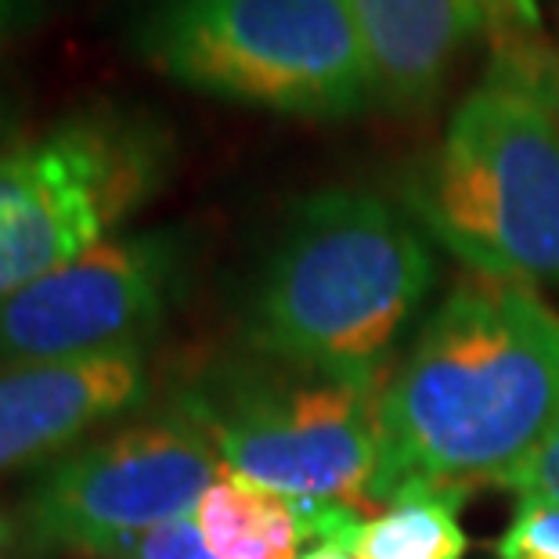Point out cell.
Here are the masks:
<instances>
[{
	"label": "cell",
	"mask_w": 559,
	"mask_h": 559,
	"mask_svg": "<svg viewBox=\"0 0 559 559\" xmlns=\"http://www.w3.org/2000/svg\"><path fill=\"white\" fill-rule=\"evenodd\" d=\"M559 423V314L523 282L466 275L379 390L372 506L513 487Z\"/></svg>",
	"instance_id": "6da1fadb"
},
{
	"label": "cell",
	"mask_w": 559,
	"mask_h": 559,
	"mask_svg": "<svg viewBox=\"0 0 559 559\" xmlns=\"http://www.w3.org/2000/svg\"><path fill=\"white\" fill-rule=\"evenodd\" d=\"M404 206L469 275L559 282V47L549 33L487 51Z\"/></svg>",
	"instance_id": "7a4b0ae2"
},
{
	"label": "cell",
	"mask_w": 559,
	"mask_h": 559,
	"mask_svg": "<svg viewBox=\"0 0 559 559\" xmlns=\"http://www.w3.org/2000/svg\"><path fill=\"white\" fill-rule=\"evenodd\" d=\"M437 282L433 242L368 188H321L285 217L249 300V340L300 372L386 383V358Z\"/></svg>",
	"instance_id": "3957f363"
},
{
	"label": "cell",
	"mask_w": 559,
	"mask_h": 559,
	"mask_svg": "<svg viewBox=\"0 0 559 559\" xmlns=\"http://www.w3.org/2000/svg\"><path fill=\"white\" fill-rule=\"evenodd\" d=\"M127 40L152 73L206 98L300 120L372 105L350 0H130Z\"/></svg>",
	"instance_id": "277c9868"
},
{
	"label": "cell",
	"mask_w": 559,
	"mask_h": 559,
	"mask_svg": "<svg viewBox=\"0 0 559 559\" xmlns=\"http://www.w3.org/2000/svg\"><path fill=\"white\" fill-rule=\"evenodd\" d=\"M177 141L156 112L87 102L0 152V304L73 264L156 199Z\"/></svg>",
	"instance_id": "5b68a950"
},
{
	"label": "cell",
	"mask_w": 559,
	"mask_h": 559,
	"mask_svg": "<svg viewBox=\"0 0 559 559\" xmlns=\"http://www.w3.org/2000/svg\"><path fill=\"white\" fill-rule=\"evenodd\" d=\"M379 390L314 372H224L185 390L177 412L235 477L289 502L358 509L372 506L379 469Z\"/></svg>",
	"instance_id": "8992f818"
},
{
	"label": "cell",
	"mask_w": 559,
	"mask_h": 559,
	"mask_svg": "<svg viewBox=\"0 0 559 559\" xmlns=\"http://www.w3.org/2000/svg\"><path fill=\"white\" fill-rule=\"evenodd\" d=\"M224 473L210 437L181 412L130 423L55 459L15 513L29 559H105L127 538L195 513Z\"/></svg>",
	"instance_id": "52a82bcc"
},
{
	"label": "cell",
	"mask_w": 559,
	"mask_h": 559,
	"mask_svg": "<svg viewBox=\"0 0 559 559\" xmlns=\"http://www.w3.org/2000/svg\"><path fill=\"white\" fill-rule=\"evenodd\" d=\"M188 264L181 228L123 231L94 246L0 304V365L145 343L181 300Z\"/></svg>",
	"instance_id": "ba28073f"
},
{
	"label": "cell",
	"mask_w": 559,
	"mask_h": 559,
	"mask_svg": "<svg viewBox=\"0 0 559 559\" xmlns=\"http://www.w3.org/2000/svg\"><path fill=\"white\" fill-rule=\"evenodd\" d=\"M372 105L423 112L473 47L542 33L538 0H350Z\"/></svg>",
	"instance_id": "9c48e42d"
},
{
	"label": "cell",
	"mask_w": 559,
	"mask_h": 559,
	"mask_svg": "<svg viewBox=\"0 0 559 559\" xmlns=\"http://www.w3.org/2000/svg\"><path fill=\"white\" fill-rule=\"evenodd\" d=\"M148 397L145 343L0 365V477L55 462Z\"/></svg>",
	"instance_id": "30bf717a"
},
{
	"label": "cell",
	"mask_w": 559,
	"mask_h": 559,
	"mask_svg": "<svg viewBox=\"0 0 559 559\" xmlns=\"http://www.w3.org/2000/svg\"><path fill=\"white\" fill-rule=\"evenodd\" d=\"M195 527L221 559H300L307 538L300 506L224 469L195 506Z\"/></svg>",
	"instance_id": "8fae6325"
},
{
	"label": "cell",
	"mask_w": 559,
	"mask_h": 559,
	"mask_svg": "<svg viewBox=\"0 0 559 559\" xmlns=\"http://www.w3.org/2000/svg\"><path fill=\"white\" fill-rule=\"evenodd\" d=\"M459 506V495H404L383 516L361 523L350 552L354 559H466L469 542Z\"/></svg>",
	"instance_id": "7c38bea8"
},
{
	"label": "cell",
	"mask_w": 559,
	"mask_h": 559,
	"mask_svg": "<svg viewBox=\"0 0 559 559\" xmlns=\"http://www.w3.org/2000/svg\"><path fill=\"white\" fill-rule=\"evenodd\" d=\"M498 559H559V502L520 498L513 520L495 545Z\"/></svg>",
	"instance_id": "4fadbf2b"
},
{
	"label": "cell",
	"mask_w": 559,
	"mask_h": 559,
	"mask_svg": "<svg viewBox=\"0 0 559 559\" xmlns=\"http://www.w3.org/2000/svg\"><path fill=\"white\" fill-rule=\"evenodd\" d=\"M105 559H221V556H213L210 545L202 542L195 520L185 516L163 523V527L148 534H138V538H127Z\"/></svg>",
	"instance_id": "5bb4252c"
},
{
	"label": "cell",
	"mask_w": 559,
	"mask_h": 559,
	"mask_svg": "<svg viewBox=\"0 0 559 559\" xmlns=\"http://www.w3.org/2000/svg\"><path fill=\"white\" fill-rule=\"evenodd\" d=\"M513 491L520 498H545V502H559V423L545 444L534 451V459L516 473Z\"/></svg>",
	"instance_id": "9a60e30c"
},
{
	"label": "cell",
	"mask_w": 559,
	"mask_h": 559,
	"mask_svg": "<svg viewBox=\"0 0 559 559\" xmlns=\"http://www.w3.org/2000/svg\"><path fill=\"white\" fill-rule=\"evenodd\" d=\"M51 11V0H0V58L8 47L26 40Z\"/></svg>",
	"instance_id": "2e32d148"
},
{
	"label": "cell",
	"mask_w": 559,
	"mask_h": 559,
	"mask_svg": "<svg viewBox=\"0 0 559 559\" xmlns=\"http://www.w3.org/2000/svg\"><path fill=\"white\" fill-rule=\"evenodd\" d=\"M22 134H26L22 130V105L15 98V91H11V83L0 76V152L15 145Z\"/></svg>",
	"instance_id": "e0dca14e"
},
{
	"label": "cell",
	"mask_w": 559,
	"mask_h": 559,
	"mask_svg": "<svg viewBox=\"0 0 559 559\" xmlns=\"http://www.w3.org/2000/svg\"><path fill=\"white\" fill-rule=\"evenodd\" d=\"M0 559H29L26 549H22L15 516H0Z\"/></svg>",
	"instance_id": "ac0fdd59"
},
{
	"label": "cell",
	"mask_w": 559,
	"mask_h": 559,
	"mask_svg": "<svg viewBox=\"0 0 559 559\" xmlns=\"http://www.w3.org/2000/svg\"><path fill=\"white\" fill-rule=\"evenodd\" d=\"M300 559H354L350 549H343V545H329V542H318L314 549L300 552Z\"/></svg>",
	"instance_id": "d6986e66"
}]
</instances>
